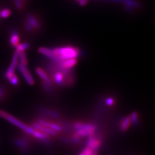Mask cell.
Instances as JSON below:
<instances>
[{
    "label": "cell",
    "instance_id": "obj_1",
    "mask_svg": "<svg viewBox=\"0 0 155 155\" xmlns=\"http://www.w3.org/2000/svg\"><path fill=\"white\" fill-rule=\"evenodd\" d=\"M52 50L56 56L59 60V61L63 60L76 59L81 54L79 49L71 46L55 48Z\"/></svg>",
    "mask_w": 155,
    "mask_h": 155
},
{
    "label": "cell",
    "instance_id": "obj_2",
    "mask_svg": "<svg viewBox=\"0 0 155 155\" xmlns=\"http://www.w3.org/2000/svg\"><path fill=\"white\" fill-rule=\"evenodd\" d=\"M0 117L11 123L12 124L15 125L17 127L21 129V130L29 134L32 135L35 130L33 127H30L29 126L26 125L25 124H24V122L17 119L15 117L12 116V114L5 111L0 110Z\"/></svg>",
    "mask_w": 155,
    "mask_h": 155
},
{
    "label": "cell",
    "instance_id": "obj_3",
    "mask_svg": "<svg viewBox=\"0 0 155 155\" xmlns=\"http://www.w3.org/2000/svg\"><path fill=\"white\" fill-rule=\"evenodd\" d=\"M24 27L28 32H32L40 29L41 24L39 19L35 16L32 14H28L26 16Z\"/></svg>",
    "mask_w": 155,
    "mask_h": 155
},
{
    "label": "cell",
    "instance_id": "obj_4",
    "mask_svg": "<svg viewBox=\"0 0 155 155\" xmlns=\"http://www.w3.org/2000/svg\"><path fill=\"white\" fill-rule=\"evenodd\" d=\"M17 68H18L19 72L21 73L22 77L24 78V79L25 80V81L27 82L28 84L31 85V86L33 85L35 83L34 78L32 77V75H31V74L29 72V71L28 70L26 66L18 62V65H17Z\"/></svg>",
    "mask_w": 155,
    "mask_h": 155
},
{
    "label": "cell",
    "instance_id": "obj_5",
    "mask_svg": "<svg viewBox=\"0 0 155 155\" xmlns=\"http://www.w3.org/2000/svg\"><path fill=\"white\" fill-rule=\"evenodd\" d=\"M38 51H39V53L48 58L52 61L55 62V63H58L59 61V60L58 59V58L54 54L52 49H50V48H48L46 47H40V48H39Z\"/></svg>",
    "mask_w": 155,
    "mask_h": 155
},
{
    "label": "cell",
    "instance_id": "obj_6",
    "mask_svg": "<svg viewBox=\"0 0 155 155\" xmlns=\"http://www.w3.org/2000/svg\"><path fill=\"white\" fill-rule=\"evenodd\" d=\"M34 129L42 132L43 133H47L48 134H51V135H55L56 134V132L55 130L51 129L50 127H47L45 126H44L43 125L40 124L38 122H35L32 124V127Z\"/></svg>",
    "mask_w": 155,
    "mask_h": 155
},
{
    "label": "cell",
    "instance_id": "obj_7",
    "mask_svg": "<svg viewBox=\"0 0 155 155\" xmlns=\"http://www.w3.org/2000/svg\"><path fill=\"white\" fill-rule=\"evenodd\" d=\"M18 52L16 51L14 53V55L13 56L11 63L9 67V68H8V70H6L5 75L15 72V71L18 65Z\"/></svg>",
    "mask_w": 155,
    "mask_h": 155
},
{
    "label": "cell",
    "instance_id": "obj_8",
    "mask_svg": "<svg viewBox=\"0 0 155 155\" xmlns=\"http://www.w3.org/2000/svg\"><path fill=\"white\" fill-rule=\"evenodd\" d=\"M87 147L91 148V150H96L100 148V145L101 144V141L100 139H98L95 137H91L87 141Z\"/></svg>",
    "mask_w": 155,
    "mask_h": 155
},
{
    "label": "cell",
    "instance_id": "obj_9",
    "mask_svg": "<svg viewBox=\"0 0 155 155\" xmlns=\"http://www.w3.org/2000/svg\"><path fill=\"white\" fill-rule=\"evenodd\" d=\"M103 1H108L111 2H116L121 3L125 5L132 6L134 8H140L141 6V4L135 1V0H103Z\"/></svg>",
    "mask_w": 155,
    "mask_h": 155
},
{
    "label": "cell",
    "instance_id": "obj_10",
    "mask_svg": "<svg viewBox=\"0 0 155 155\" xmlns=\"http://www.w3.org/2000/svg\"><path fill=\"white\" fill-rule=\"evenodd\" d=\"M41 125H43L44 126H45L47 127H50L51 129L55 130L56 132H59L61 131L62 128L61 127L56 124L55 123H52V122H48V121H46L44 120H40L39 122H38Z\"/></svg>",
    "mask_w": 155,
    "mask_h": 155
},
{
    "label": "cell",
    "instance_id": "obj_11",
    "mask_svg": "<svg viewBox=\"0 0 155 155\" xmlns=\"http://www.w3.org/2000/svg\"><path fill=\"white\" fill-rule=\"evenodd\" d=\"M36 71L37 74L44 82L50 83V84L52 83V81H51V79L48 77V75L47 74V73L45 72V70L43 69H42L40 67H38L36 70Z\"/></svg>",
    "mask_w": 155,
    "mask_h": 155
},
{
    "label": "cell",
    "instance_id": "obj_12",
    "mask_svg": "<svg viewBox=\"0 0 155 155\" xmlns=\"http://www.w3.org/2000/svg\"><path fill=\"white\" fill-rule=\"evenodd\" d=\"M20 42V37L17 31H13L10 38V43L14 47H16L17 45L19 44Z\"/></svg>",
    "mask_w": 155,
    "mask_h": 155
},
{
    "label": "cell",
    "instance_id": "obj_13",
    "mask_svg": "<svg viewBox=\"0 0 155 155\" xmlns=\"http://www.w3.org/2000/svg\"><path fill=\"white\" fill-rule=\"evenodd\" d=\"M132 123L130 119V117H125L122 120V122H121V129L123 132L127 131L128 128L130 127Z\"/></svg>",
    "mask_w": 155,
    "mask_h": 155
},
{
    "label": "cell",
    "instance_id": "obj_14",
    "mask_svg": "<svg viewBox=\"0 0 155 155\" xmlns=\"http://www.w3.org/2000/svg\"><path fill=\"white\" fill-rule=\"evenodd\" d=\"M5 76L12 84H13L14 86H16L18 84V82H19L18 78L17 77V75L15 74V72L9 74H6L5 75Z\"/></svg>",
    "mask_w": 155,
    "mask_h": 155
},
{
    "label": "cell",
    "instance_id": "obj_15",
    "mask_svg": "<svg viewBox=\"0 0 155 155\" xmlns=\"http://www.w3.org/2000/svg\"><path fill=\"white\" fill-rule=\"evenodd\" d=\"M18 62L25 66H27V64H28L27 56L25 51L18 52Z\"/></svg>",
    "mask_w": 155,
    "mask_h": 155
},
{
    "label": "cell",
    "instance_id": "obj_16",
    "mask_svg": "<svg viewBox=\"0 0 155 155\" xmlns=\"http://www.w3.org/2000/svg\"><path fill=\"white\" fill-rule=\"evenodd\" d=\"M30 47V45L28 43H24L21 44H18L17 45L16 48L17 51L18 52H22V51H25V50H28V48Z\"/></svg>",
    "mask_w": 155,
    "mask_h": 155
},
{
    "label": "cell",
    "instance_id": "obj_17",
    "mask_svg": "<svg viewBox=\"0 0 155 155\" xmlns=\"http://www.w3.org/2000/svg\"><path fill=\"white\" fill-rule=\"evenodd\" d=\"M27 0H13L14 4L16 6L17 9L18 10H21L25 4Z\"/></svg>",
    "mask_w": 155,
    "mask_h": 155
},
{
    "label": "cell",
    "instance_id": "obj_18",
    "mask_svg": "<svg viewBox=\"0 0 155 155\" xmlns=\"http://www.w3.org/2000/svg\"><path fill=\"white\" fill-rule=\"evenodd\" d=\"M12 12L9 9H4L0 12V17L2 18H7L10 16Z\"/></svg>",
    "mask_w": 155,
    "mask_h": 155
},
{
    "label": "cell",
    "instance_id": "obj_19",
    "mask_svg": "<svg viewBox=\"0 0 155 155\" xmlns=\"http://www.w3.org/2000/svg\"><path fill=\"white\" fill-rule=\"evenodd\" d=\"M93 153V150L89 147H87L79 155H92Z\"/></svg>",
    "mask_w": 155,
    "mask_h": 155
},
{
    "label": "cell",
    "instance_id": "obj_20",
    "mask_svg": "<svg viewBox=\"0 0 155 155\" xmlns=\"http://www.w3.org/2000/svg\"><path fill=\"white\" fill-rule=\"evenodd\" d=\"M130 119H131V121L132 122H133L134 124H136L137 121H138V115H137V113H135L134 112L131 116H130Z\"/></svg>",
    "mask_w": 155,
    "mask_h": 155
},
{
    "label": "cell",
    "instance_id": "obj_21",
    "mask_svg": "<svg viewBox=\"0 0 155 155\" xmlns=\"http://www.w3.org/2000/svg\"><path fill=\"white\" fill-rule=\"evenodd\" d=\"M114 101L113 99H112V98H107V100H106V104L108 105H113L114 104Z\"/></svg>",
    "mask_w": 155,
    "mask_h": 155
},
{
    "label": "cell",
    "instance_id": "obj_22",
    "mask_svg": "<svg viewBox=\"0 0 155 155\" xmlns=\"http://www.w3.org/2000/svg\"><path fill=\"white\" fill-rule=\"evenodd\" d=\"M134 7L132 6L125 5V9L127 12H132L134 10Z\"/></svg>",
    "mask_w": 155,
    "mask_h": 155
},
{
    "label": "cell",
    "instance_id": "obj_23",
    "mask_svg": "<svg viewBox=\"0 0 155 155\" xmlns=\"http://www.w3.org/2000/svg\"><path fill=\"white\" fill-rule=\"evenodd\" d=\"M88 0H80L79 1V4L81 6H84L87 2Z\"/></svg>",
    "mask_w": 155,
    "mask_h": 155
},
{
    "label": "cell",
    "instance_id": "obj_24",
    "mask_svg": "<svg viewBox=\"0 0 155 155\" xmlns=\"http://www.w3.org/2000/svg\"><path fill=\"white\" fill-rule=\"evenodd\" d=\"M3 89H2L1 87H0V97L3 96Z\"/></svg>",
    "mask_w": 155,
    "mask_h": 155
},
{
    "label": "cell",
    "instance_id": "obj_25",
    "mask_svg": "<svg viewBox=\"0 0 155 155\" xmlns=\"http://www.w3.org/2000/svg\"><path fill=\"white\" fill-rule=\"evenodd\" d=\"M77 1H80V0H77Z\"/></svg>",
    "mask_w": 155,
    "mask_h": 155
}]
</instances>
